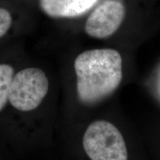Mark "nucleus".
Wrapping results in <instances>:
<instances>
[{"label":"nucleus","instance_id":"nucleus-1","mask_svg":"<svg viewBox=\"0 0 160 160\" xmlns=\"http://www.w3.org/2000/svg\"><path fill=\"white\" fill-rule=\"evenodd\" d=\"M51 83L37 67L21 68L13 77L1 136L21 159L51 151L57 144L60 111Z\"/></svg>","mask_w":160,"mask_h":160},{"label":"nucleus","instance_id":"nucleus-4","mask_svg":"<svg viewBox=\"0 0 160 160\" xmlns=\"http://www.w3.org/2000/svg\"><path fill=\"white\" fill-rule=\"evenodd\" d=\"M99 0H39L40 8L53 18H73L82 15Z\"/></svg>","mask_w":160,"mask_h":160},{"label":"nucleus","instance_id":"nucleus-3","mask_svg":"<svg viewBox=\"0 0 160 160\" xmlns=\"http://www.w3.org/2000/svg\"><path fill=\"white\" fill-rule=\"evenodd\" d=\"M125 15V7L121 2L106 0L90 15L85 31L88 35L96 39L109 37L119 29Z\"/></svg>","mask_w":160,"mask_h":160},{"label":"nucleus","instance_id":"nucleus-2","mask_svg":"<svg viewBox=\"0 0 160 160\" xmlns=\"http://www.w3.org/2000/svg\"><path fill=\"white\" fill-rule=\"evenodd\" d=\"M73 73V87L60 110L59 123L82 119L111 98L122 82V58L111 48L85 51L74 59Z\"/></svg>","mask_w":160,"mask_h":160},{"label":"nucleus","instance_id":"nucleus-6","mask_svg":"<svg viewBox=\"0 0 160 160\" xmlns=\"http://www.w3.org/2000/svg\"><path fill=\"white\" fill-rule=\"evenodd\" d=\"M12 24V17L8 10L0 8V38L8 31Z\"/></svg>","mask_w":160,"mask_h":160},{"label":"nucleus","instance_id":"nucleus-5","mask_svg":"<svg viewBox=\"0 0 160 160\" xmlns=\"http://www.w3.org/2000/svg\"><path fill=\"white\" fill-rule=\"evenodd\" d=\"M15 73L14 67L11 64L0 63V135L2 131L8 105L10 91Z\"/></svg>","mask_w":160,"mask_h":160}]
</instances>
